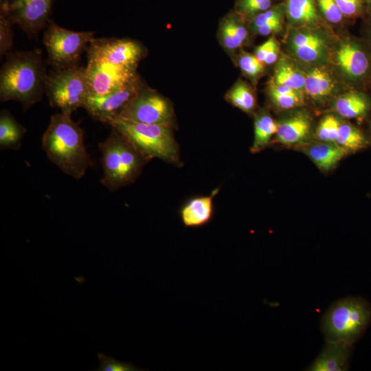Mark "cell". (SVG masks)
Masks as SVG:
<instances>
[{
    "label": "cell",
    "instance_id": "17",
    "mask_svg": "<svg viewBox=\"0 0 371 371\" xmlns=\"http://www.w3.org/2000/svg\"><path fill=\"white\" fill-rule=\"evenodd\" d=\"M326 341L322 351L309 366L308 370H346L352 345L342 341Z\"/></svg>",
    "mask_w": 371,
    "mask_h": 371
},
{
    "label": "cell",
    "instance_id": "4",
    "mask_svg": "<svg viewBox=\"0 0 371 371\" xmlns=\"http://www.w3.org/2000/svg\"><path fill=\"white\" fill-rule=\"evenodd\" d=\"M107 124L124 136L147 161L158 158L178 167L182 165L173 126L138 123L119 117Z\"/></svg>",
    "mask_w": 371,
    "mask_h": 371
},
{
    "label": "cell",
    "instance_id": "24",
    "mask_svg": "<svg viewBox=\"0 0 371 371\" xmlns=\"http://www.w3.org/2000/svg\"><path fill=\"white\" fill-rule=\"evenodd\" d=\"M26 129L5 109L0 113V147L18 150Z\"/></svg>",
    "mask_w": 371,
    "mask_h": 371
},
{
    "label": "cell",
    "instance_id": "36",
    "mask_svg": "<svg viewBox=\"0 0 371 371\" xmlns=\"http://www.w3.org/2000/svg\"><path fill=\"white\" fill-rule=\"evenodd\" d=\"M343 15L357 17L367 12L363 0H335Z\"/></svg>",
    "mask_w": 371,
    "mask_h": 371
},
{
    "label": "cell",
    "instance_id": "13",
    "mask_svg": "<svg viewBox=\"0 0 371 371\" xmlns=\"http://www.w3.org/2000/svg\"><path fill=\"white\" fill-rule=\"evenodd\" d=\"M287 46L297 60L313 65L324 63L329 55V41L326 36L315 27L292 30L287 39Z\"/></svg>",
    "mask_w": 371,
    "mask_h": 371
},
{
    "label": "cell",
    "instance_id": "5",
    "mask_svg": "<svg viewBox=\"0 0 371 371\" xmlns=\"http://www.w3.org/2000/svg\"><path fill=\"white\" fill-rule=\"evenodd\" d=\"M371 322V305L361 297H347L335 303L322 319V330L328 341L352 345Z\"/></svg>",
    "mask_w": 371,
    "mask_h": 371
},
{
    "label": "cell",
    "instance_id": "19",
    "mask_svg": "<svg viewBox=\"0 0 371 371\" xmlns=\"http://www.w3.org/2000/svg\"><path fill=\"white\" fill-rule=\"evenodd\" d=\"M245 21L235 10L229 12L221 19L218 27V38L227 52L235 51L246 42L248 31Z\"/></svg>",
    "mask_w": 371,
    "mask_h": 371
},
{
    "label": "cell",
    "instance_id": "21",
    "mask_svg": "<svg viewBox=\"0 0 371 371\" xmlns=\"http://www.w3.org/2000/svg\"><path fill=\"white\" fill-rule=\"evenodd\" d=\"M333 108L342 117L363 118L371 111V97L360 90H352L338 97Z\"/></svg>",
    "mask_w": 371,
    "mask_h": 371
},
{
    "label": "cell",
    "instance_id": "10",
    "mask_svg": "<svg viewBox=\"0 0 371 371\" xmlns=\"http://www.w3.org/2000/svg\"><path fill=\"white\" fill-rule=\"evenodd\" d=\"M54 0H0V14L18 25L29 38L46 27Z\"/></svg>",
    "mask_w": 371,
    "mask_h": 371
},
{
    "label": "cell",
    "instance_id": "30",
    "mask_svg": "<svg viewBox=\"0 0 371 371\" xmlns=\"http://www.w3.org/2000/svg\"><path fill=\"white\" fill-rule=\"evenodd\" d=\"M271 6L272 0H236L234 10L245 19L252 20Z\"/></svg>",
    "mask_w": 371,
    "mask_h": 371
},
{
    "label": "cell",
    "instance_id": "22",
    "mask_svg": "<svg viewBox=\"0 0 371 371\" xmlns=\"http://www.w3.org/2000/svg\"><path fill=\"white\" fill-rule=\"evenodd\" d=\"M316 5V0H286L284 12L295 27L313 28L319 23Z\"/></svg>",
    "mask_w": 371,
    "mask_h": 371
},
{
    "label": "cell",
    "instance_id": "18",
    "mask_svg": "<svg viewBox=\"0 0 371 371\" xmlns=\"http://www.w3.org/2000/svg\"><path fill=\"white\" fill-rule=\"evenodd\" d=\"M301 150L322 172H328L335 168L340 161L349 153L335 142H319L304 144L300 146Z\"/></svg>",
    "mask_w": 371,
    "mask_h": 371
},
{
    "label": "cell",
    "instance_id": "9",
    "mask_svg": "<svg viewBox=\"0 0 371 371\" xmlns=\"http://www.w3.org/2000/svg\"><path fill=\"white\" fill-rule=\"evenodd\" d=\"M87 52V59L135 71L145 55V49L138 41L115 38H94Z\"/></svg>",
    "mask_w": 371,
    "mask_h": 371
},
{
    "label": "cell",
    "instance_id": "7",
    "mask_svg": "<svg viewBox=\"0 0 371 371\" xmlns=\"http://www.w3.org/2000/svg\"><path fill=\"white\" fill-rule=\"evenodd\" d=\"M45 93L50 105L71 114L82 107L90 93L85 67L52 70L47 74Z\"/></svg>",
    "mask_w": 371,
    "mask_h": 371
},
{
    "label": "cell",
    "instance_id": "3",
    "mask_svg": "<svg viewBox=\"0 0 371 371\" xmlns=\"http://www.w3.org/2000/svg\"><path fill=\"white\" fill-rule=\"evenodd\" d=\"M104 175L101 183L110 192L133 183L147 161L133 145L112 127L109 137L98 145Z\"/></svg>",
    "mask_w": 371,
    "mask_h": 371
},
{
    "label": "cell",
    "instance_id": "41",
    "mask_svg": "<svg viewBox=\"0 0 371 371\" xmlns=\"http://www.w3.org/2000/svg\"><path fill=\"white\" fill-rule=\"evenodd\" d=\"M363 1L366 7L367 13H368L369 14H371V0H363Z\"/></svg>",
    "mask_w": 371,
    "mask_h": 371
},
{
    "label": "cell",
    "instance_id": "20",
    "mask_svg": "<svg viewBox=\"0 0 371 371\" xmlns=\"http://www.w3.org/2000/svg\"><path fill=\"white\" fill-rule=\"evenodd\" d=\"M218 189L208 196L189 200L180 210V218L187 227H200L207 225L214 214L213 198Z\"/></svg>",
    "mask_w": 371,
    "mask_h": 371
},
{
    "label": "cell",
    "instance_id": "37",
    "mask_svg": "<svg viewBox=\"0 0 371 371\" xmlns=\"http://www.w3.org/2000/svg\"><path fill=\"white\" fill-rule=\"evenodd\" d=\"M282 21L283 19L268 22L259 26L253 32L262 36L269 35L282 29Z\"/></svg>",
    "mask_w": 371,
    "mask_h": 371
},
{
    "label": "cell",
    "instance_id": "15",
    "mask_svg": "<svg viewBox=\"0 0 371 371\" xmlns=\"http://www.w3.org/2000/svg\"><path fill=\"white\" fill-rule=\"evenodd\" d=\"M311 118L305 111H297L277 122L273 142L286 146L298 147L308 137Z\"/></svg>",
    "mask_w": 371,
    "mask_h": 371
},
{
    "label": "cell",
    "instance_id": "38",
    "mask_svg": "<svg viewBox=\"0 0 371 371\" xmlns=\"http://www.w3.org/2000/svg\"><path fill=\"white\" fill-rule=\"evenodd\" d=\"M279 53V45L275 37L273 39L269 50L263 62L264 65H272L278 59Z\"/></svg>",
    "mask_w": 371,
    "mask_h": 371
},
{
    "label": "cell",
    "instance_id": "1",
    "mask_svg": "<svg viewBox=\"0 0 371 371\" xmlns=\"http://www.w3.org/2000/svg\"><path fill=\"white\" fill-rule=\"evenodd\" d=\"M0 71V100L17 101L24 110L39 102L47 77L42 52H9Z\"/></svg>",
    "mask_w": 371,
    "mask_h": 371
},
{
    "label": "cell",
    "instance_id": "25",
    "mask_svg": "<svg viewBox=\"0 0 371 371\" xmlns=\"http://www.w3.org/2000/svg\"><path fill=\"white\" fill-rule=\"evenodd\" d=\"M336 143L350 153L368 148L370 140L362 130L341 121Z\"/></svg>",
    "mask_w": 371,
    "mask_h": 371
},
{
    "label": "cell",
    "instance_id": "39",
    "mask_svg": "<svg viewBox=\"0 0 371 371\" xmlns=\"http://www.w3.org/2000/svg\"><path fill=\"white\" fill-rule=\"evenodd\" d=\"M273 38V36L270 37L267 41L259 45L255 51V56L262 63L269 50Z\"/></svg>",
    "mask_w": 371,
    "mask_h": 371
},
{
    "label": "cell",
    "instance_id": "31",
    "mask_svg": "<svg viewBox=\"0 0 371 371\" xmlns=\"http://www.w3.org/2000/svg\"><path fill=\"white\" fill-rule=\"evenodd\" d=\"M238 64L243 73L247 76L255 79L264 71L265 65L255 55L243 52L238 58Z\"/></svg>",
    "mask_w": 371,
    "mask_h": 371
},
{
    "label": "cell",
    "instance_id": "6",
    "mask_svg": "<svg viewBox=\"0 0 371 371\" xmlns=\"http://www.w3.org/2000/svg\"><path fill=\"white\" fill-rule=\"evenodd\" d=\"M94 38L93 32H74L49 19L43 35L47 64L54 70L78 67L82 54Z\"/></svg>",
    "mask_w": 371,
    "mask_h": 371
},
{
    "label": "cell",
    "instance_id": "8",
    "mask_svg": "<svg viewBox=\"0 0 371 371\" xmlns=\"http://www.w3.org/2000/svg\"><path fill=\"white\" fill-rule=\"evenodd\" d=\"M119 117L147 124L173 127L175 125L174 110L170 102L144 85L128 102Z\"/></svg>",
    "mask_w": 371,
    "mask_h": 371
},
{
    "label": "cell",
    "instance_id": "12",
    "mask_svg": "<svg viewBox=\"0 0 371 371\" xmlns=\"http://www.w3.org/2000/svg\"><path fill=\"white\" fill-rule=\"evenodd\" d=\"M90 93L106 94L137 80V71L121 68L95 60L88 59L85 67Z\"/></svg>",
    "mask_w": 371,
    "mask_h": 371
},
{
    "label": "cell",
    "instance_id": "42",
    "mask_svg": "<svg viewBox=\"0 0 371 371\" xmlns=\"http://www.w3.org/2000/svg\"><path fill=\"white\" fill-rule=\"evenodd\" d=\"M370 82H371V80H370Z\"/></svg>",
    "mask_w": 371,
    "mask_h": 371
},
{
    "label": "cell",
    "instance_id": "26",
    "mask_svg": "<svg viewBox=\"0 0 371 371\" xmlns=\"http://www.w3.org/2000/svg\"><path fill=\"white\" fill-rule=\"evenodd\" d=\"M267 92L272 103L280 109H291L301 106L304 103L302 91L276 84L273 81L269 83Z\"/></svg>",
    "mask_w": 371,
    "mask_h": 371
},
{
    "label": "cell",
    "instance_id": "16",
    "mask_svg": "<svg viewBox=\"0 0 371 371\" xmlns=\"http://www.w3.org/2000/svg\"><path fill=\"white\" fill-rule=\"evenodd\" d=\"M304 91L314 101L322 102L337 91V82L333 74L325 67L315 65L304 72Z\"/></svg>",
    "mask_w": 371,
    "mask_h": 371
},
{
    "label": "cell",
    "instance_id": "33",
    "mask_svg": "<svg viewBox=\"0 0 371 371\" xmlns=\"http://www.w3.org/2000/svg\"><path fill=\"white\" fill-rule=\"evenodd\" d=\"M12 23L4 15L0 14V56L10 52L13 46L14 33Z\"/></svg>",
    "mask_w": 371,
    "mask_h": 371
},
{
    "label": "cell",
    "instance_id": "2",
    "mask_svg": "<svg viewBox=\"0 0 371 371\" xmlns=\"http://www.w3.org/2000/svg\"><path fill=\"white\" fill-rule=\"evenodd\" d=\"M49 159L76 180L82 178L93 161L84 144V132L71 114L60 112L51 117L42 138Z\"/></svg>",
    "mask_w": 371,
    "mask_h": 371
},
{
    "label": "cell",
    "instance_id": "34",
    "mask_svg": "<svg viewBox=\"0 0 371 371\" xmlns=\"http://www.w3.org/2000/svg\"><path fill=\"white\" fill-rule=\"evenodd\" d=\"M316 4L323 16L330 23H337L344 16L335 0H316Z\"/></svg>",
    "mask_w": 371,
    "mask_h": 371
},
{
    "label": "cell",
    "instance_id": "28",
    "mask_svg": "<svg viewBox=\"0 0 371 371\" xmlns=\"http://www.w3.org/2000/svg\"><path fill=\"white\" fill-rule=\"evenodd\" d=\"M226 100L243 111L249 113L254 111L256 99L251 88L245 82L238 80L227 91Z\"/></svg>",
    "mask_w": 371,
    "mask_h": 371
},
{
    "label": "cell",
    "instance_id": "27",
    "mask_svg": "<svg viewBox=\"0 0 371 371\" xmlns=\"http://www.w3.org/2000/svg\"><path fill=\"white\" fill-rule=\"evenodd\" d=\"M272 81L295 90L302 92L304 91V73L285 59H282L277 64Z\"/></svg>",
    "mask_w": 371,
    "mask_h": 371
},
{
    "label": "cell",
    "instance_id": "35",
    "mask_svg": "<svg viewBox=\"0 0 371 371\" xmlns=\"http://www.w3.org/2000/svg\"><path fill=\"white\" fill-rule=\"evenodd\" d=\"M284 12V6L279 5L271 7L269 9L256 16L251 21V30L254 31L259 26L278 19H282Z\"/></svg>",
    "mask_w": 371,
    "mask_h": 371
},
{
    "label": "cell",
    "instance_id": "29",
    "mask_svg": "<svg viewBox=\"0 0 371 371\" xmlns=\"http://www.w3.org/2000/svg\"><path fill=\"white\" fill-rule=\"evenodd\" d=\"M341 123V121L334 115L324 116L315 130L316 139L319 142L336 143Z\"/></svg>",
    "mask_w": 371,
    "mask_h": 371
},
{
    "label": "cell",
    "instance_id": "11",
    "mask_svg": "<svg viewBox=\"0 0 371 371\" xmlns=\"http://www.w3.org/2000/svg\"><path fill=\"white\" fill-rule=\"evenodd\" d=\"M336 65L345 78L357 86L371 80V45L347 38L335 53Z\"/></svg>",
    "mask_w": 371,
    "mask_h": 371
},
{
    "label": "cell",
    "instance_id": "32",
    "mask_svg": "<svg viewBox=\"0 0 371 371\" xmlns=\"http://www.w3.org/2000/svg\"><path fill=\"white\" fill-rule=\"evenodd\" d=\"M99 368L97 371H139L132 363L120 361L104 353H98Z\"/></svg>",
    "mask_w": 371,
    "mask_h": 371
},
{
    "label": "cell",
    "instance_id": "23",
    "mask_svg": "<svg viewBox=\"0 0 371 371\" xmlns=\"http://www.w3.org/2000/svg\"><path fill=\"white\" fill-rule=\"evenodd\" d=\"M277 129V122L265 110H261L254 119V138L250 150L251 153H258L266 148Z\"/></svg>",
    "mask_w": 371,
    "mask_h": 371
},
{
    "label": "cell",
    "instance_id": "14",
    "mask_svg": "<svg viewBox=\"0 0 371 371\" xmlns=\"http://www.w3.org/2000/svg\"><path fill=\"white\" fill-rule=\"evenodd\" d=\"M143 86L139 78L128 86L106 94L89 93L82 108L94 120L107 124L119 117L128 102Z\"/></svg>",
    "mask_w": 371,
    "mask_h": 371
},
{
    "label": "cell",
    "instance_id": "40",
    "mask_svg": "<svg viewBox=\"0 0 371 371\" xmlns=\"http://www.w3.org/2000/svg\"><path fill=\"white\" fill-rule=\"evenodd\" d=\"M370 15V20L368 23V27L367 28V36L368 37L370 40V45H371V14Z\"/></svg>",
    "mask_w": 371,
    "mask_h": 371
}]
</instances>
